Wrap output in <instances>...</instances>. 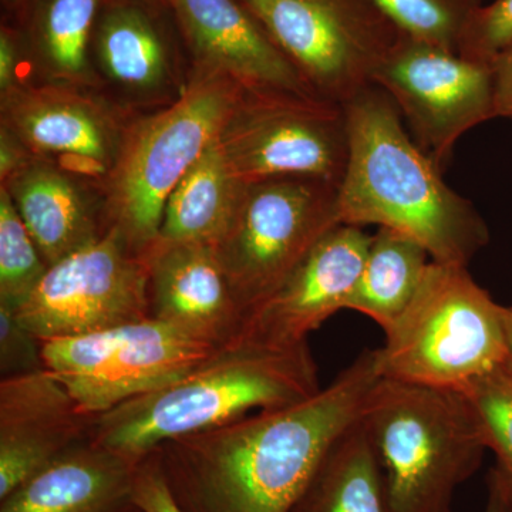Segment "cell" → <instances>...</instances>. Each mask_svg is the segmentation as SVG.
I'll use <instances>...</instances> for the list:
<instances>
[{"label": "cell", "mask_w": 512, "mask_h": 512, "mask_svg": "<svg viewBox=\"0 0 512 512\" xmlns=\"http://www.w3.org/2000/svg\"><path fill=\"white\" fill-rule=\"evenodd\" d=\"M379 380L376 352L365 350L303 402L167 441L154 453L175 504L181 512H292Z\"/></svg>", "instance_id": "obj_1"}, {"label": "cell", "mask_w": 512, "mask_h": 512, "mask_svg": "<svg viewBox=\"0 0 512 512\" xmlns=\"http://www.w3.org/2000/svg\"><path fill=\"white\" fill-rule=\"evenodd\" d=\"M345 109L349 161L339 185L340 224L394 229L426 248L431 261L470 264L490 241L487 224L414 143L389 94L373 84Z\"/></svg>", "instance_id": "obj_2"}, {"label": "cell", "mask_w": 512, "mask_h": 512, "mask_svg": "<svg viewBox=\"0 0 512 512\" xmlns=\"http://www.w3.org/2000/svg\"><path fill=\"white\" fill-rule=\"evenodd\" d=\"M320 389L308 342L242 335L173 382L94 416L92 441L140 461L167 441L303 402Z\"/></svg>", "instance_id": "obj_3"}, {"label": "cell", "mask_w": 512, "mask_h": 512, "mask_svg": "<svg viewBox=\"0 0 512 512\" xmlns=\"http://www.w3.org/2000/svg\"><path fill=\"white\" fill-rule=\"evenodd\" d=\"M362 420L392 512H453L487 450L463 393L380 379Z\"/></svg>", "instance_id": "obj_4"}, {"label": "cell", "mask_w": 512, "mask_h": 512, "mask_svg": "<svg viewBox=\"0 0 512 512\" xmlns=\"http://www.w3.org/2000/svg\"><path fill=\"white\" fill-rule=\"evenodd\" d=\"M244 87L225 74L192 67L180 99L137 114L103 185L109 228L147 255L160 235L165 202L217 140Z\"/></svg>", "instance_id": "obj_5"}, {"label": "cell", "mask_w": 512, "mask_h": 512, "mask_svg": "<svg viewBox=\"0 0 512 512\" xmlns=\"http://www.w3.org/2000/svg\"><path fill=\"white\" fill-rule=\"evenodd\" d=\"M504 312L467 266L431 261L413 301L383 330L380 379L460 392L507 360Z\"/></svg>", "instance_id": "obj_6"}, {"label": "cell", "mask_w": 512, "mask_h": 512, "mask_svg": "<svg viewBox=\"0 0 512 512\" xmlns=\"http://www.w3.org/2000/svg\"><path fill=\"white\" fill-rule=\"evenodd\" d=\"M338 195L339 187L315 178L247 184L231 227L215 245L245 322L340 224Z\"/></svg>", "instance_id": "obj_7"}, {"label": "cell", "mask_w": 512, "mask_h": 512, "mask_svg": "<svg viewBox=\"0 0 512 512\" xmlns=\"http://www.w3.org/2000/svg\"><path fill=\"white\" fill-rule=\"evenodd\" d=\"M323 99L348 104L403 33L372 0H241Z\"/></svg>", "instance_id": "obj_8"}, {"label": "cell", "mask_w": 512, "mask_h": 512, "mask_svg": "<svg viewBox=\"0 0 512 512\" xmlns=\"http://www.w3.org/2000/svg\"><path fill=\"white\" fill-rule=\"evenodd\" d=\"M218 144L242 183L305 177L339 187L349 161L348 113L312 94L245 89Z\"/></svg>", "instance_id": "obj_9"}, {"label": "cell", "mask_w": 512, "mask_h": 512, "mask_svg": "<svg viewBox=\"0 0 512 512\" xmlns=\"http://www.w3.org/2000/svg\"><path fill=\"white\" fill-rule=\"evenodd\" d=\"M222 346L148 318L74 336L43 340V362L84 413L99 416L173 382Z\"/></svg>", "instance_id": "obj_10"}, {"label": "cell", "mask_w": 512, "mask_h": 512, "mask_svg": "<svg viewBox=\"0 0 512 512\" xmlns=\"http://www.w3.org/2000/svg\"><path fill=\"white\" fill-rule=\"evenodd\" d=\"M148 256L117 229L47 268L15 313L40 340L66 339L151 318Z\"/></svg>", "instance_id": "obj_11"}, {"label": "cell", "mask_w": 512, "mask_h": 512, "mask_svg": "<svg viewBox=\"0 0 512 512\" xmlns=\"http://www.w3.org/2000/svg\"><path fill=\"white\" fill-rule=\"evenodd\" d=\"M394 101L417 144L446 170L467 131L494 119L491 64L402 35L373 77Z\"/></svg>", "instance_id": "obj_12"}, {"label": "cell", "mask_w": 512, "mask_h": 512, "mask_svg": "<svg viewBox=\"0 0 512 512\" xmlns=\"http://www.w3.org/2000/svg\"><path fill=\"white\" fill-rule=\"evenodd\" d=\"M134 116L103 93L82 87L28 80L0 94V126L33 157L56 161L101 192Z\"/></svg>", "instance_id": "obj_13"}, {"label": "cell", "mask_w": 512, "mask_h": 512, "mask_svg": "<svg viewBox=\"0 0 512 512\" xmlns=\"http://www.w3.org/2000/svg\"><path fill=\"white\" fill-rule=\"evenodd\" d=\"M92 62L100 92L131 114L174 103L192 74L160 18L141 0H104Z\"/></svg>", "instance_id": "obj_14"}, {"label": "cell", "mask_w": 512, "mask_h": 512, "mask_svg": "<svg viewBox=\"0 0 512 512\" xmlns=\"http://www.w3.org/2000/svg\"><path fill=\"white\" fill-rule=\"evenodd\" d=\"M372 235L362 227L330 229L298 268L249 313L242 335L274 345H299L339 311L355 288Z\"/></svg>", "instance_id": "obj_15"}, {"label": "cell", "mask_w": 512, "mask_h": 512, "mask_svg": "<svg viewBox=\"0 0 512 512\" xmlns=\"http://www.w3.org/2000/svg\"><path fill=\"white\" fill-rule=\"evenodd\" d=\"M93 419L47 370L0 379V500L92 441Z\"/></svg>", "instance_id": "obj_16"}, {"label": "cell", "mask_w": 512, "mask_h": 512, "mask_svg": "<svg viewBox=\"0 0 512 512\" xmlns=\"http://www.w3.org/2000/svg\"><path fill=\"white\" fill-rule=\"evenodd\" d=\"M161 2L173 13L191 67L225 74L247 90L319 96L241 0Z\"/></svg>", "instance_id": "obj_17"}, {"label": "cell", "mask_w": 512, "mask_h": 512, "mask_svg": "<svg viewBox=\"0 0 512 512\" xmlns=\"http://www.w3.org/2000/svg\"><path fill=\"white\" fill-rule=\"evenodd\" d=\"M147 256L151 318L218 346L241 338L245 313L214 245L154 244Z\"/></svg>", "instance_id": "obj_18"}, {"label": "cell", "mask_w": 512, "mask_h": 512, "mask_svg": "<svg viewBox=\"0 0 512 512\" xmlns=\"http://www.w3.org/2000/svg\"><path fill=\"white\" fill-rule=\"evenodd\" d=\"M0 187L8 191L47 266L89 247L110 229L100 188L56 161L35 157Z\"/></svg>", "instance_id": "obj_19"}, {"label": "cell", "mask_w": 512, "mask_h": 512, "mask_svg": "<svg viewBox=\"0 0 512 512\" xmlns=\"http://www.w3.org/2000/svg\"><path fill=\"white\" fill-rule=\"evenodd\" d=\"M140 461L87 441L2 498L0 512H143L134 495Z\"/></svg>", "instance_id": "obj_20"}, {"label": "cell", "mask_w": 512, "mask_h": 512, "mask_svg": "<svg viewBox=\"0 0 512 512\" xmlns=\"http://www.w3.org/2000/svg\"><path fill=\"white\" fill-rule=\"evenodd\" d=\"M104 0H26L22 36L30 82L100 92L92 62L94 26Z\"/></svg>", "instance_id": "obj_21"}, {"label": "cell", "mask_w": 512, "mask_h": 512, "mask_svg": "<svg viewBox=\"0 0 512 512\" xmlns=\"http://www.w3.org/2000/svg\"><path fill=\"white\" fill-rule=\"evenodd\" d=\"M247 184L232 171L218 138L181 178L165 202L156 244L217 245L231 227Z\"/></svg>", "instance_id": "obj_22"}, {"label": "cell", "mask_w": 512, "mask_h": 512, "mask_svg": "<svg viewBox=\"0 0 512 512\" xmlns=\"http://www.w3.org/2000/svg\"><path fill=\"white\" fill-rule=\"evenodd\" d=\"M292 512H392L362 417L333 441Z\"/></svg>", "instance_id": "obj_23"}, {"label": "cell", "mask_w": 512, "mask_h": 512, "mask_svg": "<svg viewBox=\"0 0 512 512\" xmlns=\"http://www.w3.org/2000/svg\"><path fill=\"white\" fill-rule=\"evenodd\" d=\"M430 262L429 252L419 242L380 227L370 239L365 264L345 309L362 313L386 330L413 301Z\"/></svg>", "instance_id": "obj_24"}, {"label": "cell", "mask_w": 512, "mask_h": 512, "mask_svg": "<svg viewBox=\"0 0 512 512\" xmlns=\"http://www.w3.org/2000/svg\"><path fill=\"white\" fill-rule=\"evenodd\" d=\"M47 268L8 191L0 187V306L20 308Z\"/></svg>", "instance_id": "obj_25"}, {"label": "cell", "mask_w": 512, "mask_h": 512, "mask_svg": "<svg viewBox=\"0 0 512 512\" xmlns=\"http://www.w3.org/2000/svg\"><path fill=\"white\" fill-rule=\"evenodd\" d=\"M403 35L458 52L468 20L484 0H372Z\"/></svg>", "instance_id": "obj_26"}, {"label": "cell", "mask_w": 512, "mask_h": 512, "mask_svg": "<svg viewBox=\"0 0 512 512\" xmlns=\"http://www.w3.org/2000/svg\"><path fill=\"white\" fill-rule=\"evenodd\" d=\"M466 397L487 450L512 483V365L508 360L493 367L460 390Z\"/></svg>", "instance_id": "obj_27"}, {"label": "cell", "mask_w": 512, "mask_h": 512, "mask_svg": "<svg viewBox=\"0 0 512 512\" xmlns=\"http://www.w3.org/2000/svg\"><path fill=\"white\" fill-rule=\"evenodd\" d=\"M512 45V0H493L468 20L458 53L476 62L491 64Z\"/></svg>", "instance_id": "obj_28"}, {"label": "cell", "mask_w": 512, "mask_h": 512, "mask_svg": "<svg viewBox=\"0 0 512 512\" xmlns=\"http://www.w3.org/2000/svg\"><path fill=\"white\" fill-rule=\"evenodd\" d=\"M42 346L15 311L0 306V379L46 370Z\"/></svg>", "instance_id": "obj_29"}, {"label": "cell", "mask_w": 512, "mask_h": 512, "mask_svg": "<svg viewBox=\"0 0 512 512\" xmlns=\"http://www.w3.org/2000/svg\"><path fill=\"white\" fill-rule=\"evenodd\" d=\"M134 495L143 512H181L168 490L154 451L138 463Z\"/></svg>", "instance_id": "obj_30"}, {"label": "cell", "mask_w": 512, "mask_h": 512, "mask_svg": "<svg viewBox=\"0 0 512 512\" xmlns=\"http://www.w3.org/2000/svg\"><path fill=\"white\" fill-rule=\"evenodd\" d=\"M29 67L22 36L9 26L0 29V94L28 82Z\"/></svg>", "instance_id": "obj_31"}, {"label": "cell", "mask_w": 512, "mask_h": 512, "mask_svg": "<svg viewBox=\"0 0 512 512\" xmlns=\"http://www.w3.org/2000/svg\"><path fill=\"white\" fill-rule=\"evenodd\" d=\"M495 117L512 120V45L495 57L493 63Z\"/></svg>", "instance_id": "obj_32"}, {"label": "cell", "mask_w": 512, "mask_h": 512, "mask_svg": "<svg viewBox=\"0 0 512 512\" xmlns=\"http://www.w3.org/2000/svg\"><path fill=\"white\" fill-rule=\"evenodd\" d=\"M28 148L13 136L8 128L0 126V183L22 170L33 160Z\"/></svg>", "instance_id": "obj_33"}, {"label": "cell", "mask_w": 512, "mask_h": 512, "mask_svg": "<svg viewBox=\"0 0 512 512\" xmlns=\"http://www.w3.org/2000/svg\"><path fill=\"white\" fill-rule=\"evenodd\" d=\"M487 490L484 512H512V483L497 466L488 474Z\"/></svg>", "instance_id": "obj_34"}, {"label": "cell", "mask_w": 512, "mask_h": 512, "mask_svg": "<svg viewBox=\"0 0 512 512\" xmlns=\"http://www.w3.org/2000/svg\"><path fill=\"white\" fill-rule=\"evenodd\" d=\"M505 329H507V346L508 356L507 360L512 365V306H505Z\"/></svg>", "instance_id": "obj_35"}, {"label": "cell", "mask_w": 512, "mask_h": 512, "mask_svg": "<svg viewBox=\"0 0 512 512\" xmlns=\"http://www.w3.org/2000/svg\"><path fill=\"white\" fill-rule=\"evenodd\" d=\"M3 2H5L10 9H15L16 12H19V10L23 8V5H25L26 0H3Z\"/></svg>", "instance_id": "obj_36"}]
</instances>
